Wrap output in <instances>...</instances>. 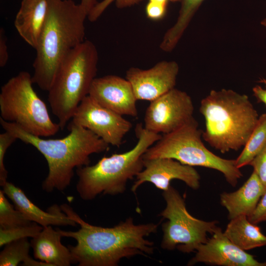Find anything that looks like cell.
Returning a JSON list of instances; mask_svg holds the SVG:
<instances>
[{
  "instance_id": "cell-1",
  "label": "cell",
  "mask_w": 266,
  "mask_h": 266,
  "mask_svg": "<svg viewBox=\"0 0 266 266\" xmlns=\"http://www.w3.org/2000/svg\"><path fill=\"white\" fill-rule=\"evenodd\" d=\"M60 207L80 227L77 231L58 229L62 236L76 240V245L68 248L73 263L79 266H117L123 258L154 252V243L145 237L157 232L159 224L136 225L129 217L113 227L104 228L85 222L66 204Z\"/></svg>"
},
{
  "instance_id": "cell-2",
  "label": "cell",
  "mask_w": 266,
  "mask_h": 266,
  "mask_svg": "<svg viewBox=\"0 0 266 266\" xmlns=\"http://www.w3.org/2000/svg\"><path fill=\"white\" fill-rule=\"evenodd\" d=\"M0 123L5 131L34 147L44 157L48 173L42 186L47 192L65 190L70 184L75 168L89 165L91 155L109 148V144L91 131L71 122L67 126L69 133L60 139L35 136L0 118Z\"/></svg>"
},
{
  "instance_id": "cell-3",
  "label": "cell",
  "mask_w": 266,
  "mask_h": 266,
  "mask_svg": "<svg viewBox=\"0 0 266 266\" xmlns=\"http://www.w3.org/2000/svg\"><path fill=\"white\" fill-rule=\"evenodd\" d=\"M46 19L35 48L32 80L48 91L66 56L84 40L88 14L72 0H47Z\"/></svg>"
},
{
  "instance_id": "cell-4",
  "label": "cell",
  "mask_w": 266,
  "mask_h": 266,
  "mask_svg": "<svg viewBox=\"0 0 266 266\" xmlns=\"http://www.w3.org/2000/svg\"><path fill=\"white\" fill-rule=\"evenodd\" d=\"M199 110L205 123L202 138L222 153L244 147L259 117L247 95L231 89L211 90Z\"/></svg>"
},
{
  "instance_id": "cell-5",
  "label": "cell",
  "mask_w": 266,
  "mask_h": 266,
  "mask_svg": "<svg viewBox=\"0 0 266 266\" xmlns=\"http://www.w3.org/2000/svg\"><path fill=\"white\" fill-rule=\"evenodd\" d=\"M137 141L130 150L104 156L96 164L77 168L76 191L83 200H90L98 196L123 193L127 183L144 167L143 155L162 136L146 130L142 123L135 128Z\"/></svg>"
},
{
  "instance_id": "cell-6",
  "label": "cell",
  "mask_w": 266,
  "mask_h": 266,
  "mask_svg": "<svg viewBox=\"0 0 266 266\" xmlns=\"http://www.w3.org/2000/svg\"><path fill=\"white\" fill-rule=\"evenodd\" d=\"M98 52L89 40L73 49L60 65L48 92L53 114L63 130L78 106L89 95L96 77Z\"/></svg>"
},
{
  "instance_id": "cell-7",
  "label": "cell",
  "mask_w": 266,
  "mask_h": 266,
  "mask_svg": "<svg viewBox=\"0 0 266 266\" xmlns=\"http://www.w3.org/2000/svg\"><path fill=\"white\" fill-rule=\"evenodd\" d=\"M202 132L193 117L177 130L163 134L143 155V159L169 158L191 166H202L221 172L227 182L235 187L242 173L235 160L226 159L213 153L203 144Z\"/></svg>"
},
{
  "instance_id": "cell-8",
  "label": "cell",
  "mask_w": 266,
  "mask_h": 266,
  "mask_svg": "<svg viewBox=\"0 0 266 266\" xmlns=\"http://www.w3.org/2000/svg\"><path fill=\"white\" fill-rule=\"evenodd\" d=\"M33 84L32 76L22 71L1 86L0 118L35 136L54 135L61 128L51 119L46 104L34 90Z\"/></svg>"
},
{
  "instance_id": "cell-9",
  "label": "cell",
  "mask_w": 266,
  "mask_h": 266,
  "mask_svg": "<svg viewBox=\"0 0 266 266\" xmlns=\"http://www.w3.org/2000/svg\"><path fill=\"white\" fill-rule=\"evenodd\" d=\"M165 208L159 216L167 220L163 224L161 247L173 250L177 248L183 253L195 252L205 243L217 227V220L206 221L199 219L188 211L185 200L179 192L171 185L164 191Z\"/></svg>"
},
{
  "instance_id": "cell-10",
  "label": "cell",
  "mask_w": 266,
  "mask_h": 266,
  "mask_svg": "<svg viewBox=\"0 0 266 266\" xmlns=\"http://www.w3.org/2000/svg\"><path fill=\"white\" fill-rule=\"evenodd\" d=\"M194 107L185 92L173 88L150 101L144 118V127L151 132L167 134L188 122Z\"/></svg>"
},
{
  "instance_id": "cell-11",
  "label": "cell",
  "mask_w": 266,
  "mask_h": 266,
  "mask_svg": "<svg viewBox=\"0 0 266 266\" xmlns=\"http://www.w3.org/2000/svg\"><path fill=\"white\" fill-rule=\"evenodd\" d=\"M70 122L89 130L108 144L118 147L132 127L123 115L100 104L89 95L81 101Z\"/></svg>"
},
{
  "instance_id": "cell-12",
  "label": "cell",
  "mask_w": 266,
  "mask_h": 266,
  "mask_svg": "<svg viewBox=\"0 0 266 266\" xmlns=\"http://www.w3.org/2000/svg\"><path fill=\"white\" fill-rule=\"evenodd\" d=\"M143 169L135 176L136 180L131 188L133 193L145 182H150L157 188L166 191L173 179L181 180L193 190H198L200 186V177L194 167L183 164L175 159L169 158L143 159Z\"/></svg>"
},
{
  "instance_id": "cell-13",
  "label": "cell",
  "mask_w": 266,
  "mask_h": 266,
  "mask_svg": "<svg viewBox=\"0 0 266 266\" xmlns=\"http://www.w3.org/2000/svg\"><path fill=\"white\" fill-rule=\"evenodd\" d=\"M207 241L199 246L188 266L199 263L219 266H266L255 257L234 245L217 227Z\"/></svg>"
},
{
  "instance_id": "cell-14",
  "label": "cell",
  "mask_w": 266,
  "mask_h": 266,
  "mask_svg": "<svg viewBox=\"0 0 266 266\" xmlns=\"http://www.w3.org/2000/svg\"><path fill=\"white\" fill-rule=\"evenodd\" d=\"M179 66L175 61H162L147 69L132 67L126 79L137 100L152 101L175 88Z\"/></svg>"
},
{
  "instance_id": "cell-15",
  "label": "cell",
  "mask_w": 266,
  "mask_h": 266,
  "mask_svg": "<svg viewBox=\"0 0 266 266\" xmlns=\"http://www.w3.org/2000/svg\"><path fill=\"white\" fill-rule=\"evenodd\" d=\"M99 103L121 115H138L136 99L130 82L115 75L96 77L89 95Z\"/></svg>"
},
{
  "instance_id": "cell-16",
  "label": "cell",
  "mask_w": 266,
  "mask_h": 266,
  "mask_svg": "<svg viewBox=\"0 0 266 266\" xmlns=\"http://www.w3.org/2000/svg\"><path fill=\"white\" fill-rule=\"evenodd\" d=\"M2 187L15 207L32 222L43 227L52 225L75 226L77 224L57 205H53L47 211H44L29 200L22 189L13 184L7 181Z\"/></svg>"
},
{
  "instance_id": "cell-17",
  "label": "cell",
  "mask_w": 266,
  "mask_h": 266,
  "mask_svg": "<svg viewBox=\"0 0 266 266\" xmlns=\"http://www.w3.org/2000/svg\"><path fill=\"white\" fill-rule=\"evenodd\" d=\"M266 191L258 175L253 171L236 191L221 193L220 203L227 210L230 220L242 215L249 217L255 210Z\"/></svg>"
},
{
  "instance_id": "cell-18",
  "label": "cell",
  "mask_w": 266,
  "mask_h": 266,
  "mask_svg": "<svg viewBox=\"0 0 266 266\" xmlns=\"http://www.w3.org/2000/svg\"><path fill=\"white\" fill-rule=\"evenodd\" d=\"M62 235L51 226L43 227L30 242L34 258L50 266H69L73 262L69 249L61 242Z\"/></svg>"
},
{
  "instance_id": "cell-19",
  "label": "cell",
  "mask_w": 266,
  "mask_h": 266,
  "mask_svg": "<svg viewBox=\"0 0 266 266\" xmlns=\"http://www.w3.org/2000/svg\"><path fill=\"white\" fill-rule=\"evenodd\" d=\"M47 9V0H22L14 20L19 35L34 49L46 19Z\"/></svg>"
},
{
  "instance_id": "cell-20",
  "label": "cell",
  "mask_w": 266,
  "mask_h": 266,
  "mask_svg": "<svg viewBox=\"0 0 266 266\" xmlns=\"http://www.w3.org/2000/svg\"><path fill=\"white\" fill-rule=\"evenodd\" d=\"M224 233L234 245L244 251L266 246V235L244 215L230 220Z\"/></svg>"
},
{
  "instance_id": "cell-21",
  "label": "cell",
  "mask_w": 266,
  "mask_h": 266,
  "mask_svg": "<svg viewBox=\"0 0 266 266\" xmlns=\"http://www.w3.org/2000/svg\"><path fill=\"white\" fill-rule=\"evenodd\" d=\"M204 0H169L180 3L178 18L170 28L165 33L160 44V49L170 52L176 46L187 28L195 13Z\"/></svg>"
},
{
  "instance_id": "cell-22",
  "label": "cell",
  "mask_w": 266,
  "mask_h": 266,
  "mask_svg": "<svg viewBox=\"0 0 266 266\" xmlns=\"http://www.w3.org/2000/svg\"><path fill=\"white\" fill-rule=\"evenodd\" d=\"M266 144V112L259 117L257 124L238 157L235 159L236 166L240 168L247 165L259 153Z\"/></svg>"
},
{
  "instance_id": "cell-23",
  "label": "cell",
  "mask_w": 266,
  "mask_h": 266,
  "mask_svg": "<svg viewBox=\"0 0 266 266\" xmlns=\"http://www.w3.org/2000/svg\"><path fill=\"white\" fill-rule=\"evenodd\" d=\"M30 247L28 238L6 244L0 253V266H16L22 262L23 266L31 258L29 255Z\"/></svg>"
},
{
  "instance_id": "cell-24",
  "label": "cell",
  "mask_w": 266,
  "mask_h": 266,
  "mask_svg": "<svg viewBox=\"0 0 266 266\" xmlns=\"http://www.w3.org/2000/svg\"><path fill=\"white\" fill-rule=\"evenodd\" d=\"M5 196L2 190H0V228H13L33 222L12 205Z\"/></svg>"
},
{
  "instance_id": "cell-25",
  "label": "cell",
  "mask_w": 266,
  "mask_h": 266,
  "mask_svg": "<svg viewBox=\"0 0 266 266\" xmlns=\"http://www.w3.org/2000/svg\"><path fill=\"white\" fill-rule=\"evenodd\" d=\"M43 227L35 223L13 228H0V246L24 238H33L42 230Z\"/></svg>"
},
{
  "instance_id": "cell-26",
  "label": "cell",
  "mask_w": 266,
  "mask_h": 266,
  "mask_svg": "<svg viewBox=\"0 0 266 266\" xmlns=\"http://www.w3.org/2000/svg\"><path fill=\"white\" fill-rule=\"evenodd\" d=\"M144 0H103L98 2L88 14V20L94 22L102 14L107 7L113 2L118 8H124L138 4Z\"/></svg>"
},
{
  "instance_id": "cell-27",
  "label": "cell",
  "mask_w": 266,
  "mask_h": 266,
  "mask_svg": "<svg viewBox=\"0 0 266 266\" xmlns=\"http://www.w3.org/2000/svg\"><path fill=\"white\" fill-rule=\"evenodd\" d=\"M17 139L15 135L6 131L0 134V185L1 186L7 182L8 174L4 164L5 155L8 148Z\"/></svg>"
},
{
  "instance_id": "cell-28",
  "label": "cell",
  "mask_w": 266,
  "mask_h": 266,
  "mask_svg": "<svg viewBox=\"0 0 266 266\" xmlns=\"http://www.w3.org/2000/svg\"><path fill=\"white\" fill-rule=\"evenodd\" d=\"M249 165L258 175L266 189V144Z\"/></svg>"
},
{
  "instance_id": "cell-29",
  "label": "cell",
  "mask_w": 266,
  "mask_h": 266,
  "mask_svg": "<svg viewBox=\"0 0 266 266\" xmlns=\"http://www.w3.org/2000/svg\"><path fill=\"white\" fill-rule=\"evenodd\" d=\"M166 8L167 6L148 1L145 7V13L149 19L155 21L160 20L165 17Z\"/></svg>"
},
{
  "instance_id": "cell-30",
  "label": "cell",
  "mask_w": 266,
  "mask_h": 266,
  "mask_svg": "<svg viewBox=\"0 0 266 266\" xmlns=\"http://www.w3.org/2000/svg\"><path fill=\"white\" fill-rule=\"evenodd\" d=\"M247 217L251 222L255 224L266 221V191L253 213Z\"/></svg>"
},
{
  "instance_id": "cell-31",
  "label": "cell",
  "mask_w": 266,
  "mask_h": 266,
  "mask_svg": "<svg viewBox=\"0 0 266 266\" xmlns=\"http://www.w3.org/2000/svg\"><path fill=\"white\" fill-rule=\"evenodd\" d=\"M6 37L2 28L0 30V66H4L8 59Z\"/></svg>"
},
{
  "instance_id": "cell-32",
  "label": "cell",
  "mask_w": 266,
  "mask_h": 266,
  "mask_svg": "<svg viewBox=\"0 0 266 266\" xmlns=\"http://www.w3.org/2000/svg\"><path fill=\"white\" fill-rule=\"evenodd\" d=\"M252 90L258 101L263 103L266 106V89L257 85L255 86Z\"/></svg>"
},
{
  "instance_id": "cell-33",
  "label": "cell",
  "mask_w": 266,
  "mask_h": 266,
  "mask_svg": "<svg viewBox=\"0 0 266 266\" xmlns=\"http://www.w3.org/2000/svg\"><path fill=\"white\" fill-rule=\"evenodd\" d=\"M98 2L97 0H81L80 4L88 14Z\"/></svg>"
},
{
  "instance_id": "cell-34",
  "label": "cell",
  "mask_w": 266,
  "mask_h": 266,
  "mask_svg": "<svg viewBox=\"0 0 266 266\" xmlns=\"http://www.w3.org/2000/svg\"><path fill=\"white\" fill-rule=\"evenodd\" d=\"M169 1V0H149V1L158 3L166 6L167 5Z\"/></svg>"
},
{
  "instance_id": "cell-35",
  "label": "cell",
  "mask_w": 266,
  "mask_h": 266,
  "mask_svg": "<svg viewBox=\"0 0 266 266\" xmlns=\"http://www.w3.org/2000/svg\"><path fill=\"white\" fill-rule=\"evenodd\" d=\"M259 82L264 83L265 85L266 88V79L261 78L260 79Z\"/></svg>"
},
{
  "instance_id": "cell-36",
  "label": "cell",
  "mask_w": 266,
  "mask_h": 266,
  "mask_svg": "<svg viewBox=\"0 0 266 266\" xmlns=\"http://www.w3.org/2000/svg\"><path fill=\"white\" fill-rule=\"evenodd\" d=\"M261 24L264 26L266 27V18L264 19L263 20H262L261 22Z\"/></svg>"
}]
</instances>
